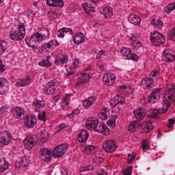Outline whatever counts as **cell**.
Returning <instances> with one entry per match:
<instances>
[{
  "label": "cell",
  "mask_w": 175,
  "mask_h": 175,
  "mask_svg": "<svg viewBox=\"0 0 175 175\" xmlns=\"http://www.w3.org/2000/svg\"><path fill=\"white\" fill-rule=\"evenodd\" d=\"M50 35L48 29L45 28L40 29L36 34L27 38L26 42L29 47L35 48L50 38Z\"/></svg>",
  "instance_id": "6da1fadb"
},
{
  "label": "cell",
  "mask_w": 175,
  "mask_h": 175,
  "mask_svg": "<svg viewBox=\"0 0 175 175\" xmlns=\"http://www.w3.org/2000/svg\"><path fill=\"white\" fill-rule=\"evenodd\" d=\"M26 34L25 25L23 23L17 24L11 29L9 36L12 40L20 41L24 38Z\"/></svg>",
  "instance_id": "7a4b0ae2"
},
{
  "label": "cell",
  "mask_w": 175,
  "mask_h": 175,
  "mask_svg": "<svg viewBox=\"0 0 175 175\" xmlns=\"http://www.w3.org/2000/svg\"><path fill=\"white\" fill-rule=\"evenodd\" d=\"M150 40L154 46H159L164 44L166 39L162 34L158 31H155L151 34Z\"/></svg>",
  "instance_id": "3957f363"
},
{
  "label": "cell",
  "mask_w": 175,
  "mask_h": 175,
  "mask_svg": "<svg viewBox=\"0 0 175 175\" xmlns=\"http://www.w3.org/2000/svg\"><path fill=\"white\" fill-rule=\"evenodd\" d=\"M175 91L174 89H168L165 92L162 96L163 102L167 107H170L174 101Z\"/></svg>",
  "instance_id": "277c9868"
},
{
  "label": "cell",
  "mask_w": 175,
  "mask_h": 175,
  "mask_svg": "<svg viewBox=\"0 0 175 175\" xmlns=\"http://www.w3.org/2000/svg\"><path fill=\"white\" fill-rule=\"evenodd\" d=\"M59 44L56 40H52L43 45L39 49V52L45 54L51 52L56 48Z\"/></svg>",
  "instance_id": "5b68a950"
},
{
  "label": "cell",
  "mask_w": 175,
  "mask_h": 175,
  "mask_svg": "<svg viewBox=\"0 0 175 175\" xmlns=\"http://www.w3.org/2000/svg\"><path fill=\"white\" fill-rule=\"evenodd\" d=\"M38 138L36 135H29L24 140V143L25 148L27 150H30L32 147L36 144Z\"/></svg>",
  "instance_id": "8992f818"
},
{
  "label": "cell",
  "mask_w": 175,
  "mask_h": 175,
  "mask_svg": "<svg viewBox=\"0 0 175 175\" xmlns=\"http://www.w3.org/2000/svg\"><path fill=\"white\" fill-rule=\"evenodd\" d=\"M162 58L166 62H172L175 60L174 51L171 49H166L162 53Z\"/></svg>",
  "instance_id": "52a82bcc"
},
{
  "label": "cell",
  "mask_w": 175,
  "mask_h": 175,
  "mask_svg": "<svg viewBox=\"0 0 175 175\" xmlns=\"http://www.w3.org/2000/svg\"><path fill=\"white\" fill-rule=\"evenodd\" d=\"M115 142L113 140L108 139L104 142L103 145L104 150L107 153H113L117 148Z\"/></svg>",
  "instance_id": "ba28073f"
},
{
  "label": "cell",
  "mask_w": 175,
  "mask_h": 175,
  "mask_svg": "<svg viewBox=\"0 0 175 175\" xmlns=\"http://www.w3.org/2000/svg\"><path fill=\"white\" fill-rule=\"evenodd\" d=\"M39 156L45 162H50L52 159V151L48 148H43L39 151Z\"/></svg>",
  "instance_id": "9c48e42d"
},
{
  "label": "cell",
  "mask_w": 175,
  "mask_h": 175,
  "mask_svg": "<svg viewBox=\"0 0 175 175\" xmlns=\"http://www.w3.org/2000/svg\"><path fill=\"white\" fill-rule=\"evenodd\" d=\"M68 147V145L67 144L61 145L54 149L53 155L56 158L62 156L67 150Z\"/></svg>",
  "instance_id": "30bf717a"
},
{
  "label": "cell",
  "mask_w": 175,
  "mask_h": 175,
  "mask_svg": "<svg viewBox=\"0 0 175 175\" xmlns=\"http://www.w3.org/2000/svg\"><path fill=\"white\" fill-rule=\"evenodd\" d=\"M12 139L11 134L7 131L0 132V142L3 145H7L9 144Z\"/></svg>",
  "instance_id": "8fae6325"
},
{
  "label": "cell",
  "mask_w": 175,
  "mask_h": 175,
  "mask_svg": "<svg viewBox=\"0 0 175 175\" xmlns=\"http://www.w3.org/2000/svg\"><path fill=\"white\" fill-rule=\"evenodd\" d=\"M58 84V82L56 79H53L49 82L44 88L45 93L46 94H51L54 93L56 90V86Z\"/></svg>",
  "instance_id": "7c38bea8"
},
{
  "label": "cell",
  "mask_w": 175,
  "mask_h": 175,
  "mask_svg": "<svg viewBox=\"0 0 175 175\" xmlns=\"http://www.w3.org/2000/svg\"><path fill=\"white\" fill-rule=\"evenodd\" d=\"M12 112L14 116L19 119H24L27 116V112L23 108L15 107L13 109Z\"/></svg>",
  "instance_id": "4fadbf2b"
},
{
  "label": "cell",
  "mask_w": 175,
  "mask_h": 175,
  "mask_svg": "<svg viewBox=\"0 0 175 175\" xmlns=\"http://www.w3.org/2000/svg\"><path fill=\"white\" fill-rule=\"evenodd\" d=\"M98 119L95 117H91L86 120L85 127L90 130H94L97 128L98 125Z\"/></svg>",
  "instance_id": "5bb4252c"
},
{
  "label": "cell",
  "mask_w": 175,
  "mask_h": 175,
  "mask_svg": "<svg viewBox=\"0 0 175 175\" xmlns=\"http://www.w3.org/2000/svg\"><path fill=\"white\" fill-rule=\"evenodd\" d=\"M118 91L122 97H127L133 93V90L130 86L123 85L120 86Z\"/></svg>",
  "instance_id": "9a60e30c"
},
{
  "label": "cell",
  "mask_w": 175,
  "mask_h": 175,
  "mask_svg": "<svg viewBox=\"0 0 175 175\" xmlns=\"http://www.w3.org/2000/svg\"><path fill=\"white\" fill-rule=\"evenodd\" d=\"M116 80V77L114 74L112 73H106L102 78L104 83L106 85H112L115 83Z\"/></svg>",
  "instance_id": "2e32d148"
},
{
  "label": "cell",
  "mask_w": 175,
  "mask_h": 175,
  "mask_svg": "<svg viewBox=\"0 0 175 175\" xmlns=\"http://www.w3.org/2000/svg\"><path fill=\"white\" fill-rule=\"evenodd\" d=\"M94 130L96 132L105 136H107L110 133L109 129L105 123H99Z\"/></svg>",
  "instance_id": "e0dca14e"
},
{
  "label": "cell",
  "mask_w": 175,
  "mask_h": 175,
  "mask_svg": "<svg viewBox=\"0 0 175 175\" xmlns=\"http://www.w3.org/2000/svg\"><path fill=\"white\" fill-rule=\"evenodd\" d=\"M134 115L138 121H141L144 119L146 114V111L144 108H137L133 111Z\"/></svg>",
  "instance_id": "ac0fdd59"
},
{
  "label": "cell",
  "mask_w": 175,
  "mask_h": 175,
  "mask_svg": "<svg viewBox=\"0 0 175 175\" xmlns=\"http://www.w3.org/2000/svg\"><path fill=\"white\" fill-rule=\"evenodd\" d=\"M161 89H155L153 91L148 98L149 103H155L160 99L161 95Z\"/></svg>",
  "instance_id": "d6986e66"
},
{
  "label": "cell",
  "mask_w": 175,
  "mask_h": 175,
  "mask_svg": "<svg viewBox=\"0 0 175 175\" xmlns=\"http://www.w3.org/2000/svg\"><path fill=\"white\" fill-rule=\"evenodd\" d=\"M154 84L153 79L149 77L143 78L141 82V86L145 90L151 89L154 86Z\"/></svg>",
  "instance_id": "ffe728a7"
},
{
  "label": "cell",
  "mask_w": 175,
  "mask_h": 175,
  "mask_svg": "<svg viewBox=\"0 0 175 175\" xmlns=\"http://www.w3.org/2000/svg\"><path fill=\"white\" fill-rule=\"evenodd\" d=\"M9 84L4 78H0V94H4L9 90Z\"/></svg>",
  "instance_id": "44dd1931"
},
{
  "label": "cell",
  "mask_w": 175,
  "mask_h": 175,
  "mask_svg": "<svg viewBox=\"0 0 175 175\" xmlns=\"http://www.w3.org/2000/svg\"><path fill=\"white\" fill-rule=\"evenodd\" d=\"M125 102V98L120 95H117L112 99L110 101V105L112 108L115 107L119 104L123 105Z\"/></svg>",
  "instance_id": "7402d4cb"
},
{
  "label": "cell",
  "mask_w": 175,
  "mask_h": 175,
  "mask_svg": "<svg viewBox=\"0 0 175 175\" xmlns=\"http://www.w3.org/2000/svg\"><path fill=\"white\" fill-rule=\"evenodd\" d=\"M128 21L130 23L136 26H140L141 22V17L135 14H131L128 17Z\"/></svg>",
  "instance_id": "603a6c76"
},
{
  "label": "cell",
  "mask_w": 175,
  "mask_h": 175,
  "mask_svg": "<svg viewBox=\"0 0 175 175\" xmlns=\"http://www.w3.org/2000/svg\"><path fill=\"white\" fill-rule=\"evenodd\" d=\"M37 120L36 117L33 115H29L25 119L24 124L27 127H33L36 125Z\"/></svg>",
  "instance_id": "cb8c5ba5"
},
{
  "label": "cell",
  "mask_w": 175,
  "mask_h": 175,
  "mask_svg": "<svg viewBox=\"0 0 175 175\" xmlns=\"http://www.w3.org/2000/svg\"><path fill=\"white\" fill-rule=\"evenodd\" d=\"M154 125L150 121H146L142 124L141 128L142 131L145 133H149L154 128Z\"/></svg>",
  "instance_id": "d4e9b609"
},
{
  "label": "cell",
  "mask_w": 175,
  "mask_h": 175,
  "mask_svg": "<svg viewBox=\"0 0 175 175\" xmlns=\"http://www.w3.org/2000/svg\"><path fill=\"white\" fill-rule=\"evenodd\" d=\"M162 110L156 109H151L147 112V116L152 119H156L158 118L162 113Z\"/></svg>",
  "instance_id": "484cf974"
},
{
  "label": "cell",
  "mask_w": 175,
  "mask_h": 175,
  "mask_svg": "<svg viewBox=\"0 0 175 175\" xmlns=\"http://www.w3.org/2000/svg\"><path fill=\"white\" fill-rule=\"evenodd\" d=\"M110 111L108 108L104 107L98 114V117L102 120H106L109 116Z\"/></svg>",
  "instance_id": "4316f807"
},
{
  "label": "cell",
  "mask_w": 175,
  "mask_h": 175,
  "mask_svg": "<svg viewBox=\"0 0 175 175\" xmlns=\"http://www.w3.org/2000/svg\"><path fill=\"white\" fill-rule=\"evenodd\" d=\"M68 58L66 55H59L56 56L55 63L58 65H61L67 62Z\"/></svg>",
  "instance_id": "83f0119b"
},
{
  "label": "cell",
  "mask_w": 175,
  "mask_h": 175,
  "mask_svg": "<svg viewBox=\"0 0 175 175\" xmlns=\"http://www.w3.org/2000/svg\"><path fill=\"white\" fill-rule=\"evenodd\" d=\"M101 13L105 18H109L112 16L113 15V10L109 6H106L102 9Z\"/></svg>",
  "instance_id": "f1b7e54d"
},
{
  "label": "cell",
  "mask_w": 175,
  "mask_h": 175,
  "mask_svg": "<svg viewBox=\"0 0 175 175\" xmlns=\"http://www.w3.org/2000/svg\"><path fill=\"white\" fill-rule=\"evenodd\" d=\"M51 58L50 56L45 57L39 62V65L44 68H48L51 66L52 64L50 61Z\"/></svg>",
  "instance_id": "f546056e"
},
{
  "label": "cell",
  "mask_w": 175,
  "mask_h": 175,
  "mask_svg": "<svg viewBox=\"0 0 175 175\" xmlns=\"http://www.w3.org/2000/svg\"><path fill=\"white\" fill-rule=\"evenodd\" d=\"M46 3L49 6L56 7H62L64 5V2L63 1L48 0L47 1Z\"/></svg>",
  "instance_id": "4dcf8cb0"
},
{
  "label": "cell",
  "mask_w": 175,
  "mask_h": 175,
  "mask_svg": "<svg viewBox=\"0 0 175 175\" xmlns=\"http://www.w3.org/2000/svg\"><path fill=\"white\" fill-rule=\"evenodd\" d=\"M72 94H66L63 98L62 103V107L64 110H67L68 109L69 105H70V97L72 96Z\"/></svg>",
  "instance_id": "1f68e13d"
},
{
  "label": "cell",
  "mask_w": 175,
  "mask_h": 175,
  "mask_svg": "<svg viewBox=\"0 0 175 175\" xmlns=\"http://www.w3.org/2000/svg\"><path fill=\"white\" fill-rule=\"evenodd\" d=\"M97 98L96 97H90L84 100L83 102V105L84 108L88 109L95 103Z\"/></svg>",
  "instance_id": "d6a6232c"
},
{
  "label": "cell",
  "mask_w": 175,
  "mask_h": 175,
  "mask_svg": "<svg viewBox=\"0 0 175 175\" xmlns=\"http://www.w3.org/2000/svg\"><path fill=\"white\" fill-rule=\"evenodd\" d=\"M82 7L84 11L87 13H94L96 11L95 7L90 4L84 3L82 4Z\"/></svg>",
  "instance_id": "836d02e7"
},
{
  "label": "cell",
  "mask_w": 175,
  "mask_h": 175,
  "mask_svg": "<svg viewBox=\"0 0 175 175\" xmlns=\"http://www.w3.org/2000/svg\"><path fill=\"white\" fill-rule=\"evenodd\" d=\"M89 137V133L85 130L82 131L77 137V139L80 142H85Z\"/></svg>",
  "instance_id": "e575fe53"
},
{
  "label": "cell",
  "mask_w": 175,
  "mask_h": 175,
  "mask_svg": "<svg viewBox=\"0 0 175 175\" xmlns=\"http://www.w3.org/2000/svg\"><path fill=\"white\" fill-rule=\"evenodd\" d=\"M73 33V31L71 29L66 28V27H63V28L59 30L58 33V36L60 38H63L65 36L66 34H67L68 33L72 34Z\"/></svg>",
  "instance_id": "d590c367"
},
{
  "label": "cell",
  "mask_w": 175,
  "mask_h": 175,
  "mask_svg": "<svg viewBox=\"0 0 175 175\" xmlns=\"http://www.w3.org/2000/svg\"><path fill=\"white\" fill-rule=\"evenodd\" d=\"M140 126V123L138 121H133L130 124L128 130L131 132H134L138 129Z\"/></svg>",
  "instance_id": "8d00e7d4"
},
{
  "label": "cell",
  "mask_w": 175,
  "mask_h": 175,
  "mask_svg": "<svg viewBox=\"0 0 175 175\" xmlns=\"http://www.w3.org/2000/svg\"><path fill=\"white\" fill-rule=\"evenodd\" d=\"M84 34L81 33H78L75 35L73 39L74 42L76 45L79 44L84 42Z\"/></svg>",
  "instance_id": "74e56055"
},
{
  "label": "cell",
  "mask_w": 175,
  "mask_h": 175,
  "mask_svg": "<svg viewBox=\"0 0 175 175\" xmlns=\"http://www.w3.org/2000/svg\"><path fill=\"white\" fill-rule=\"evenodd\" d=\"M35 107V109L36 112H38L44 108L45 106L44 101H40L38 100H36L34 103Z\"/></svg>",
  "instance_id": "f35d334b"
},
{
  "label": "cell",
  "mask_w": 175,
  "mask_h": 175,
  "mask_svg": "<svg viewBox=\"0 0 175 175\" xmlns=\"http://www.w3.org/2000/svg\"><path fill=\"white\" fill-rule=\"evenodd\" d=\"M9 167L8 162L5 159H1L0 160V172H3L8 169Z\"/></svg>",
  "instance_id": "ab89813d"
},
{
  "label": "cell",
  "mask_w": 175,
  "mask_h": 175,
  "mask_svg": "<svg viewBox=\"0 0 175 175\" xmlns=\"http://www.w3.org/2000/svg\"><path fill=\"white\" fill-rule=\"evenodd\" d=\"M151 23L155 28L157 29H160L162 28L164 25V24L160 19H153L151 20Z\"/></svg>",
  "instance_id": "60d3db41"
},
{
  "label": "cell",
  "mask_w": 175,
  "mask_h": 175,
  "mask_svg": "<svg viewBox=\"0 0 175 175\" xmlns=\"http://www.w3.org/2000/svg\"><path fill=\"white\" fill-rule=\"evenodd\" d=\"M31 79L29 77H27L24 79L20 80L17 82L16 85L18 86H24L28 85L31 82Z\"/></svg>",
  "instance_id": "b9f144b4"
},
{
  "label": "cell",
  "mask_w": 175,
  "mask_h": 175,
  "mask_svg": "<svg viewBox=\"0 0 175 175\" xmlns=\"http://www.w3.org/2000/svg\"><path fill=\"white\" fill-rule=\"evenodd\" d=\"M131 45L134 49H138L142 46L140 41L137 40L135 37H132L131 40Z\"/></svg>",
  "instance_id": "7bdbcfd3"
},
{
  "label": "cell",
  "mask_w": 175,
  "mask_h": 175,
  "mask_svg": "<svg viewBox=\"0 0 175 175\" xmlns=\"http://www.w3.org/2000/svg\"><path fill=\"white\" fill-rule=\"evenodd\" d=\"M117 117L116 115H112L110 118L109 120L107 122V125L111 128H114L115 127L116 120Z\"/></svg>",
  "instance_id": "ee69618b"
},
{
  "label": "cell",
  "mask_w": 175,
  "mask_h": 175,
  "mask_svg": "<svg viewBox=\"0 0 175 175\" xmlns=\"http://www.w3.org/2000/svg\"><path fill=\"white\" fill-rule=\"evenodd\" d=\"M8 48V44L4 40H0V55L3 54Z\"/></svg>",
  "instance_id": "f6af8a7d"
},
{
  "label": "cell",
  "mask_w": 175,
  "mask_h": 175,
  "mask_svg": "<svg viewBox=\"0 0 175 175\" xmlns=\"http://www.w3.org/2000/svg\"><path fill=\"white\" fill-rule=\"evenodd\" d=\"M132 52L131 49L127 47H123L121 50V53L122 55L126 58L132 53Z\"/></svg>",
  "instance_id": "bcb514c9"
},
{
  "label": "cell",
  "mask_w": 175,
  "mask_h": 175,
  "mask_svg": "<svg viewBox=\"0 0 175 175\" xmlns=\"http://www.w3.org/2000/svg\"><path fill=\"white\" fill-rule=\"evenodd\" d=\"M175 9V3H170L165 8L164 10L166 13L168 14L174 11Z\"/></svg>",
  "instance_id": "7dc6e473"
},
{
  "label": "cell",
  "mask_w": 175,
  "mask_h": 175,
  "mask_svg": "<svg viewBox=\"0 0 175 175\" xmlns=\"http://www.w3.org/2000/svg\"><path fill=\"white\" fill-rule=\"evenodd\" d=\"M142 147L143 150L147 152L150 148V143L147 139H144L142 142Z\"/></svg>",
  "instance_id": "c3c4849f"
},
{
  "label": "cell",
  "mask_w": 175,
  "mask_h": 175,
  "mask_svg": "<svg viewBox=\"0 0 175 175\" xmlns=\"http://www.w3.org/2000/svg\"><path fill=\"white\" fill-rule=\"evenodd\" d=\"M96 149V147L93 145H88L86 146L84 149V152L87 154H91L93 153Z\"/></svg>",
  "instance_id": "681fc988"
},
{
  "label": "cell",
  "mask_w": 175,
  "mask_h": 175,
  "mask_svg": "<svg viewBox=\"0 0 175 175\" xmlns=\"http://www.w3.org/2000/svg\"><path fill=\"white\" fill-rule=\"evenodd\" d=\"M126 58L127 59L132 60L135 62L137 61L139 59V56L135 54H133V53H132L130 56H128Z\"/></svg>",
  "instance_id": "f907efd6"
},
{
  "label": "cell",
  "mask_w": 175,
  "mask_h": 175,
  "mask_svg": "<svg viewBox=\"0 0 175 175\" xmlns=\"http://www.w3.org/2000/svg\"><path fill=\"white\" fill-rule=\"evenodd\" d=\"M38 119H39L41 120L44 121V122L46 121V112L45 111L40 112L39 113Z\"/></svg>",
  "instance_id": "816d5d0a"
},
{
  "label": "cell",
  "mask_w": 175,
  "mask_h": 175,
  "mask_svg": "<svg viewBox=\"0 0 175 175\" xmlns=\"http://www.w3.org/2000/svg\"><path fill=\"white\" fill-rule=\"evenodd\" d=\"M132 171V167H130L123 171V175H130L131 174Z\"/></svg>",
  "instance_id": "f5cc1de1"
},
{
  "label": "cell",
  "mask_w": 175,
  "mask_h": 175,
  "mask_svg": "<svg viewBox=\"0 0 175 175\" xmlns=\"http://www.w3.org/2000/svg\"><path fill=\"white\" fill-rule=\"evenodd\" d=\"M136 156V154L135 152H133L132 154H129L128 155V161L129 163H131L135 160V157Z\"/></svg>",
  "instance_id": "db71d44e"
},
{
  "label": "cell",
  "mask_w": 175,
  "mask_h": 175,
  "mask_svg": "<svg viewBox=\"0 0 175 175\" xmlns=\"http://www.w3.org/2000/svg\"><path fill=\"white\" fill-rule=\"evenodd\" d=\"M48 16L50 19H54L56 18L57 16V15L56 13L50 11L48 13Z\"/></svg>",
  "instance_id": "11a10c76"
},
{
  "label": "cell",
  "mask_w": 175,
  "mask_h": 175,
  "mask_svg": "<svg viewBox=\"0 0 175 175\" xmlns=\"http://www.w3.org/2000/svg\"><path fill=\"white\" fill-rule=\"evenodd\" d=\"M93 168L92 166H88L86 167H82L80 169V172H84V171L92 170Z\"/></svg>",
  "instance_id": "9f6ffc18"
},
{
  "label": "cell",
  "mask_w": 175,
  "mask_h": 175,
  "mask_svg": "<svg viewBox=\"0 0 175 175\" xmlns=\"http://www.w3.org/2000/svg\"><path fill=\"white\" fill-rule=\"evenodd\" d=\"M174 29L175 28L174 27V28H173L172 31V32H171V34H170V38L171 39V40H172V41L173 42H175V35H174Z\"/></svg>",
  "instance_id": "6f0895ef"
},
{
  "label": "cell",
  "mask_w": 175,
  "mask_h": 175,
  "mask_svg": "<svg viewBox=\"0 0 175 175\" xmlns=\"http://www.w3.org/2000/svg\"><path fill=\"white\" fill-rule=\"evenodd\" d=\"M5 70V66L4 65L1 61L0 60V73L3 72Z\"/></svg>",
  "instance_id": "680465c9"
},
{
  "label": "cell",
  "mask_w": 175,
  "mask_h": 175,
  "mask_svg": "<svg viewBox=\"0 0 175 175\" xmlns=\"http://www.w3.org/2000/svg\"><path fill=\"white\" fill-rule=\"evenodd\" d=\"M159 75V73L156 70H153L150 74V76L151 77H155L158 75Z\"/></svg>",
  "instance_id": "91938a15"
},
{
  "label": "cell",
  "mask_w": 175,
  "mask_h": 175,
  "mask_svg": "<svg viewBox=\"0 0 175 175\" xmlns=\"http://www.w3.org/2000/svg\"><path fill=\"white\" fill-rule=\"evenodd\" d=\"M105 53V51L103 50H102L101 51H100V52L98 53V54L97 55V58L98 59H99L100 58H101V56L102 55H103L104 54V53Z\"/></svg>",
  "instance_id": "94428289"
},
{
  "label": "cell",
  "mask_w": 175,
  "mask_h": 175,
  "mask_svg": "<svg viewBox=\"0 0 175 175\" xmlns=\"http://www.w3.org/2000/svg\"><path fill=\"white\" fill-rule=\"evenodd\" d=\"M97 175H107V172L105 170H102V172H100Z\"/></svg>",
  "instance_id": "6125c7cd"
},
{
  "label": "cell",
  "mask_w": 175,
  "mask_h": 175,
  "mask_svg": "<svg viewBox=\"0 0 175 175\" xmlns=\"http://www.w3.org/2000/svg\"><path fill=\"white\" fill-rule=\"evenodd\" d=\"M61 175H68V174H67V173L65 171L63 170H62L61 172Z\"/></svg>",
  "instance_id": "be15d7a7"
}]
</instances>
